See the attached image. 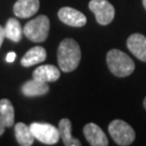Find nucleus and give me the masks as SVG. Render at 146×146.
Instances as JSON below:
<instances>
[{
    "mask_svg": "<svg viewBox=\"0 0 146 146\" xmlns=\"http://www.w3.org/2000/svg\"><path fill=\"white\" fill-rule=\"evenodd\" d=\"M89 9L94 13L100 25H108L115 17V8L107 0H91Z\"/></svg>",
    "mask_w": 146,
    "mask_h": 146,
    "instance_id": "6",
    "label": "nucleus"
},
{
    "mask_svg": "<svg viewBox=\"0 0 146 146\" xmlns=\"http://www.w3.org/2000/svg\"><path fill=\"white\" fill-rule=\"evenodd\" d=\"M60 69L54 65H41L33 73V78L42 82H54L60 79Z\"/></svg>",
    "mask_w": 146,
    "mask_h": 146,
    "instance_id": "11",
    "label": "nucleus"
},
{
    "mask_svg": "<svg viewBox=\"0 0 146 146\" xmlns=\"http://www.w3.org/2000/svg\"><path fill=\"white\" fill-rule=\"evenodd\" d=\"M127 47L135 58L146 62V37L142 34H133L127 40Z\"/></svg>",
    "mask_w": 146,
    "mask_h": 146,
    "instance_id": "9",
    "label": "nucleus"
},
{
    "mask_svg": "<svg viewBox=\"0 0 146 146\" xmlns=\"http://www.w3.org/2000/svg\"><path fill=\"white\" fill-rule=\"evenodd\" d=\"M5 38L13 42H19L22 39L24 34L20 22L16 21V19H9L5 27Z\"/></svg>",
    "mask_w": 146,
    "mask_h": 146,
    "instance_id": "16",
    "label": "nucleus"
},
{
    "mask_svg": "<svg viewBox=\"0 0 146 146\" xmlns=\"http://www.w3.org/2000/svg\"><path fill=\"white\" fill-rule=\"evenodd\" d=\"M14 132H15L16 141L21 146L33 145L35 136L33 134L29 125H25L23 122H17L14 127Z\"/></svg>",
    "mask_w": 146,
    "mask_h": 146,
    "instance_id": "15",
    "label": "nucleus"
},
{
    "mask_svg": "<svg viewBox=\"0 0 146 146\" xmlns=\"http://www.w3.org/2000/svg\"><path fill=\"white\" fill-rule=\"evenodd\" d=\"M31 130L35 139L41 142L46 145H54L60 140V130L50 123L44 122H33L31 125Z\"/></svg>",
    "mask_w": 146,
    "mask_h": 146,
    "instance_id": "5",
    "label": "nucleus"
},
{
    "mask_svg": "<svg viewBox=\"0 0 146 146\" xmlns=\"http://www.w3.org/2000/svg\"><path fill=\"white\" fill-rule=\"evenodd\" d=\"M0 116L5 128H10L14 125V108L8 99L0 100Z\"/></svg>",
    "mask_w": 146,
    "mask_h": 146,
    "instance_id": "17",
    "label": "nucleus"
},
{
    "mask_svg": "<svg viewBox=\"0 0 146 146\" xmlns=\"http://www.w3.org/2000/svg\"><path fill=\"white\" fill-rule=\"evenodd\" d=\"M108 132L114 142L120 146L131 145L135 139L133 128L123 120L116 119L111 121L108 125Z\"/></svg>",
    "mask_w": 146,
    "mask_h": 146,
    "instance_id": "4",
    "label": "nucleus"
},
{
    "mask_svg": "<svg viewBox=\"0 0 146 146\" xmlns=\"http://www.w3.org/2000/svg\"><path fill=\"white\" fill-rule=\"evenodd\" d=\"M22 93L27 98H34V96H41L49 92V86L47 82H42L37 79L28 80L27 82L22 86Z\"/></svg>",
    "mask_w": 146,
    "mask_h": 146,
    "instance_id": "12",
    "label": "nucleus"
},
{
    "mask_svg": "<svg viewBox=\"0 0 146 146\" xmlns=\"http://www.w3.org/2000/svg\"><path fill=\"white\" fill-rule=\"evenodd\" d=\"M142 2H143V5H144V9L146 10V0H142Z\"/></svg>",
    "mask_w": 146,
    "mask_h": 146,
    "instance_id": "21",
    "label": "nucleus"
},
{
    "mask_svg": "<svg viewBox=\"0 0 146 146\" xmlns=\"http://www.w3.org/2000/svg\"><path fill=\"white\" fill-rule=\"evenodd\" d=\"M106 63L110 73L119 78L129 76L135 69V64L133 60L128 54L118 49H113L108 51L106 55Z\"/></svg>",
    "mask_w": 146,
    "mask_h": 146,
    "instance_id": "2",
    "label": "nucleus"
},
{
    "mask_svg": "<svg viewBox=\"0 0 146 146\" xmlns=\"http://www.w3.org/2000/svg\"><path fill=\"white\" fill-rule=\"evenodd\" d=\"M143 105H144V108L146 110V98L144 99V102H143Z\"/></svg>",
    "mask_w": 146,
    "mask_h": 146,
    "instance_id": "22",
    "label": "nucleus"
},
{
    "mask_svg": "<svg viewBox=\"0 0 146 146\" xmlns=\"http://www.w3.org/2000/svg\"><path fill=\"white\" fill-rule=\"evenodd\" d=\"M47 58V51L42 47H34L29 49L22 58L21 64L25 67H31L36 64L42 63Z\"/></svg>",
    "mask_w": 146,
    "mask_h": 146,
    "instance_id": "13",
    "label": "nucleus"
},
{
    "mask_svg": "<svg viewBox=\"0 0 146 146\" xmlns=\"http://www.w3.org/2000/svg\"><path fill=\"white\" fill-rule=\"evenodd\" d=\"M5 38V27L0 26V48L2 46V42Z\"/></svg>",
    "mask_w": 146,
    "mask_h": 146,
    "instance_id": "18",
    "label": "nucleus"
},
{
    "mask_svg": "<svg viewBox=\"0 0 146 146\" xmlns=\"http://www.w3.org/2000/svg\"><path fill=\"white\" fill-rule=\"evenodd\" d=\"M39 5V0H17L13 7V12L20 19H28L38 12Z\"/></svg>",
    "mask_w": 146,
    "mask_h": 146,
    "instance_id": "10",
    "label": "nucleus"
},
{
    "mask_svg": "<svg viewBox=\"0 0 146 146\" xmlns=\"http://www.w3.org/2000/svg\"><path fill=\"white\" fill-rule=\"evenodd\" d=\"M15 58H16V54L14 52H9L8 54H7V62H13L14 60H15Z\"/></svg>",
    "mask_w": 146,
    "mask_h": 146,
    "instance_id": "19",
    "label": "nucleus"
},
{
    "mask_svg": "<svg viewBox=\"0 0 146 146\" xmlns=\"http://www.w3.org/2000/svg\"><path fill=\"white\" fill-rule=\"evenodd\" d=\"M84 134L89 142V144L92 146H107L108 140L107 136L105 135L103 130L98 125L93 122H90L84 125Z\"/></svg>",
    "mask_w": 146,
    "mask_h": 146,
    "instance_id": "8",
    "label": "nucleus"
},
{
    "mask_svg": "<svg viewBox=\"0 0 146 146\" xmlns=\"http://www.w3.org/2000/svg\"><path fill=\"white\" fill-rule=\"evenodd\" d=\"M5 125L3 123V121H2V118H1V116H0V136L3 134V132H5Z\"/></svg>",
    "mask_w": 146,
    "mask_h": 146,
    "instance_id": "20",
    "label": "nucleus"
},
{
    "mask_svg": "<svg viewBox=\"0 0 146 146\" xmlns=\"http://www.w3.org/2000/svg\"><path fill=\"white\" fill-rule=\"evenodd\" d=\"M58 130L60 135L63 141V144L65 146H80L81 142L78 139H75L72 135V122L67 118L60 120L58 122Z\"/></svg>",
    "mask_w": 146,
    "mask_h": 146,
    "instance_id": "14",
    "label": "nucleus"
},
{
    "mask_svg": "<svg viewBox=\"0 0 146 146\" xmlns=\"http://www.w3.org/2000/svg\"><path fill=\"white\" fill-rule=\"evenodd\" d=\"M50 29V20L46 15H39L27 22L23 28L24 35L33 42H43L48 38Z\"/></svg>",
    "mask_w": 146,
    "mask_h": 146,
    "instance_id": "3",
    "label": "nucleus"
},
{
    "mask_svg": "<svg viewBox=\"0 0 146 146\" xmlns=\"http://www.w3.org/2000/svg\"><path fill=\"white\" fill-rule=\"evenodd\" d=\"M58 16L60 21L72 27H82L87 23V17L84 13L69 7H64L60 9Z\"/></svg>",
    "mask_w": 146,
    "mask_h": 146,
    "instance_id": "7",
    "label": "nucleus"
},
{
    "mask_svg": "<svg viewBox=\"0 0 146 146\" xmlns=\"http://www.w3.org/2000/svg\"><path fill=\"white\" fill-rule=\"evenodd\" d=\"M81 60L80 47L72 38L64 39L58 49V62L61 70L64 73H70L78 67Z\"/></svg>",
    "mask_w": 146,
    "mask_h": 146,
    "instance_id": "1",
    "label": "nucleus"
}]
</instances>
